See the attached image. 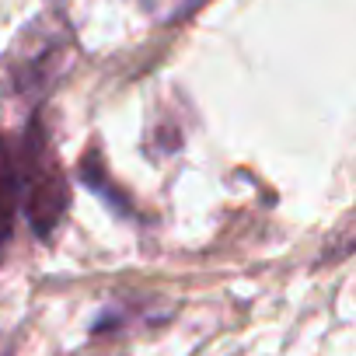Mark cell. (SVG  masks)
Wrapping results in <instances>:
<instances>
[{
  "instance_id": "277c9868",
  "label": "cell",
  "mask_w": 356,
  "mask_h": 356,
  "mask_svg": "<svg viewBox=\"0 0 356 356\" xmlns=\"http://www.w3.org/2000/svg\"><path fill=\"white\" fill-rule=\"evenodd\" d=\"M147 4H150L157 15L164 11V18H171L175 11H189V8L196 4V0H147Z\"/></svg>"
},
{
  "instance_id": "3957f363",
  "label": "cell",
  "mask_w": 356,
  "mask_h": 356,
  "mask_svg": "<svg viewBox=\"0 0 356 356\" xmlns=\"http://www.w3.org/2000/svg\"><path fill=\"white\" fill-rule=\"evenodd\" d=\"M353 248H356V213H353V217H346V220L339 224V231L328 238L321 262H339V259H346Z\"/></svg>"
},
{
  "instance_id": "6da1fadb",
  "label": "cell",
  "mask_w": 356,
  "mask_h": 356,
  "mask_svg": "<svg viewBox=\"0 0 356 356\" xmlns=\"http://www.w3.org/2000/svg\"><path fill=\"white\" fill-rule=\"evenodd\" d=\"M18 154H22V210L39 238H53L70 207V193L63 168L49 147V136L42 133L39 122L29 126L25 140L18 143Z\"/></svg>"
},
{
  "instance_id": "7a4b0ae2",
  "label": "cell",
  "mask_w": 356,
  "mask_h": 356,
  "mask_svg": "<svg viewBox=\"0 0 356 356\" xmlns=\"http://www.w3.org/2000/svg\"><path fill=\"white\" fill-rule=\"evenodd\" d=\"M18 210H22V154L8 136H0V259L11 245Z\"/></svg>"
}]
</instances>
